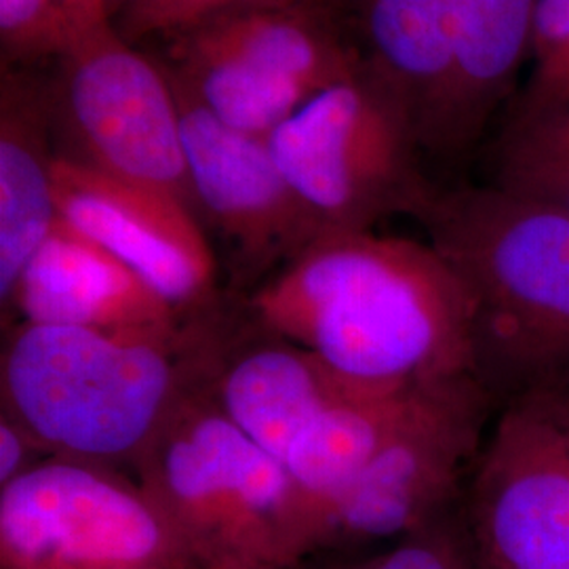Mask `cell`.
Wrapping results in <instances>:
<instances>
[{
  "label": "cell",
  "mask_w": 569,
  "mask_h": 569,
  "mask_svg": "<svg viewBox=\"0 0 569 569\" xmlns=\"http://www.w3.org/2000/svg\"><path fill=\"white\" fill-rule=\"evenodd\" d=\"M237 300L253 323L363 385L479 376L467 289L428 241L326 232Z\"/></svg>",
  "instance_id": "obj_1"
},
{
  "label": "cell",
  "mask_w": 569,
  "mask_h": 569,
  "mask_svg": "<svg viewBox=\"0 0 569 569\" xmlns=\"http://www.w3.org/2000/svg\"><path fill=\"white\" fill-rule=\"evenodd\" d=\"M416 222L467 289L500 407L569 387V216L496 183L437 188Z\"/></svg>",
  "instance_id": "obj_2"
},
{
  "label": "cell",
  "mask_w": 569,
  "mask_h": 569,
  "mask_svg": "<svg viewBox=\"0 0 569 569\" xmlns=\"http://www.w3.org/2000/svg\"><path fill=\"white\" fill-rule=\"evenodd\" d=\"M201 382L203 363L192 340L178 348L87 327L18 321L0 352L2 413L51 456L103 467H136Z\"/></svg>",
  "instance_id": "obj_3"
},
{
  "label": "cell",
  "mask_w": 569,
  "mask_h": 569,
  "mask_svg": "<svg viewBox=\"0 0 569 569\" xmlns=\"http://www.w3.org/2000/svg\"><path fill=\"white\" fill-rule=\"evenodd\" d=\"M427 159L470 157L517 98L538 0H338Z\"/></svg>",
  "instance_id": "obj_4"
},
{
  "label": "cell",
  "mask_w": 569,
  "mask_h": 569,
  "mask_svg": "<svg viewBox=\"0 0 569 569\" xmlns=\"http://www.w3.org/2000/svg\"><path fill=\"white\" fill-rule=\"evenodd\" d=\"M133 470L197 569H291L312 555L283 462L192 388Z\"/></svg>",
  "instance_id": "obj_5"
},
{
  "label": "cell",
  "mask_w": 569,
  "mask_h": 569,
  "mask_svg": "<svg viewBox=\"0 0 569 569\" xmlns=\"http://www.w3.org/2000/svg\"><path fill=\"white\" fill-rule=\"evenodd\" d=\"M164 41L173 84L262 140L366 60L338 0H224Z\"/></svg>",
  "instance_id": "obj_6"
},
{
  "label": "cell",
  "mask_w": 569,
  "mask_h": 569,
  "mask_svg": "<svg viewBox=\"0 0 569 569\" xmlns=\"http://www.w3.org/2000/svg\"><path fill=\"white\" fill-rule=\"evenodd\" d=\"M268 146L326 232H363L418 218L439 186L403 103L363 60L281 124Z\"/></svg>",
  "instance_id": "obj_7"
},
{
  "label": "cell",
  "mask_w": 569,
  "mask_h": 569,
  "mask_svg": "<svg viewBox=\"0 0 569 569\" xmlns=\"http://www.w3.org/2000/svg\"><path fill=\"white\" fill-rule=\"evenodd\" d=\"M53 66L58 157L169 192L197 213L182 110L163 63L140 53L112 21H102L70 42Z\"/></svg>",
  "instance_id": "obj_8"
},
{
  "label": "cell",
  "mask_w": 569,
  "mask_h": 569,
  "mask_svg": "<svg viewBox=\"0 0 569 569\" xmlns=\"http://www.w3.org/2000/svg\"><path fill=\"white\" fill-rule=\"evenodd\" d=\"M2 569H194L140 481L47 458L0 488Z\"/></svg>",
  "instance_id": "obj_9"
},
{
  "label": "cell",
  "mask_w": 569,
  "mask_h": 569,
  "mask_svg": "<svg viewBox=\"0 0 569 569\" xmlns=\"http://www.w3.org/2000/svg\"><path fill=\"white\" fill-rule=\"evenodd\" d=\"M496 409L477 373L418 388L346 498L329 549L395 542L460 509Z\"/></svg>",
  "instance_id": "obj_10"
},
{
  "label": "cell",
  "mask_w": 569,
  "mask_h": 569,
  "mask_svg": "<svg viewBox=\"0 0 569 569\" xmlns=\"http://www.w3.org/2000/svg\"><path fill=\"white\" fill-rule=\"evenodd\" d=\"M460 515L477 568L569 569V446L536 409L500 407Z\"/></svg>",
  "instance_id": "obj_11"
},
{
  "label": "cell",
  "mask_w": 569,
  "mask_h": 569,
  "mask_svg": "<svg viewBox=\"0 0 569 569\" xmlns=\"http://www.w3.org/2000/svg\"><path fill=\"white\" fill-rule=\"evenodd\" d=\"M173 89L197 216L228 244L234 291L244 296L300 256L323 228L287 182L268 140L226 127Z\"/></svg>",
  "instance_id": "obj_12"
},
{
  "label": "cell",
  "mask_w": 569,
  "mask_h": 569,
  "mask_svg": "<svg viewBox=\"0 0 569 569\" xmlns=\"http://www.w3.org/2000/svg\"><path fill=\"white\" fill-rule=\"evenodd\" d=\"M61 220L102 244L171 306L186 326L226 305L204 226L182 199L56 157Z\"/></svg>",
  "instance_id": "obj_13"
},
{
  "label": "cell",
  "mask_w": 569,
  "mask_h": 569,
  "mask_svg": "<svg viewBox=\"0 0 569 569\" xmlns=\"http://www.w3.org/2000/svg\"><path fill=\"white\" fill-rule=\"evenodd\" d=\"M204 392L226 418L283 462L317 416L371 387L336 371L317 352L253 323L239 300L203 327Z\"/></svg>",
  "instance_id": "obj_14"
},
{
  "label": "cell",
  "mask_w": 569,
  "mask_h": 569,
  "mask_svg": "<svg viewBox=\"0 0 569 569\" xmlns=\"http://www.w3.org/2000/svg\"><path fill=\"white\" fill-rule=\"evenodd\" d=\"M26 323L98 329L161 345L190 342V326L102 244L58 218L21 270L2 317Z\"/></svg>",
  "instance_id": "obj_15"
},
{
  "label": "cell",
  "mask_w": 569,
  "mask_h": 569,
  "mask_svg": "<svg viewBox=\"0 0 569 569\" xmlns=\"http://www.w3.org/2000/svg\"><path fill=\"white\" fill-rule=\"evenodd\" d=\"M53 108L39 66L0 74V305L58 222L53 197Z\"/></svg>",
  "instance_id": "obj_16"
},
{
  "label": "cell",
  "mask_w": 569,
  "mask_h": 569,
  "mask_svg": "<svg viewBox=\"0 0 569 569\" xmlns=\"http://www.w3.org/2000/svg\"><path fill=\"white\" fill-rule=\"evenodd\" d=\"M420 387L371 388L345 399L317 416L287 449L283 467L310 552L329 549L346 498Z\"/></svg>",
  "instance_id": "obj_17"
},
{
  "label": "cell",
  "mask_w": 569,
  "mask_h": 569,
  "mask_svg": "<svg viewBox=\"0 0 569 569\" xmlns=\"http://www.w3.org/2000/svg\"><path fill=\"white\" fill-rule=\"evenodd\" d=\"M528 66V82L510 103L502 131L533 127L568 110L569 0H538Z\"/></svg>",
  "instance_id": "obj_18"
},
{
  "label": "cell",
  "mask_w": 569,
  "mask_h": 569,
  "mask_svg": "<svg viewBox=\"0 0 569 569\" xmlns=\"http://www.w3.org/2000/svg\"><path fill=\"white\" fill-rule=\"evenodd\" d=\"M112 21L84 9L81 0H0L4 66L53 61L87 28Z\"/></svg>",
  "instance_id": "obj_19"
},
{
  "label": "cell",
  "mask_w": 569,
  "mask_h": 569,
  "mask_svg": "<svg viewBox=\"0 0 569 569\" xmlns=\"http://www.w3.org/2000/svg\"><path fill=\"white\" fill-rule=\"evenodd\" d=\"M569 216V146L528 133H500L491 182Z\"/></svg>",
  "instance_id": "obj_20"
},
{
  "label": "cell",
  "mask_w": 569,
  "mask_h": 569,
  "mask_svg": "<svg viewBox=\"0 0 569 569\" xmlns=\"http://www.w3.org/2000/svg\"><path fill=\"white\" fill-rule=\"evenodd\" d=\"M331 569H479L460 509L446 519L395 540L371 557Z\"/></svg>",
  "instance_id": "obj_21"
},
{
  "label": "cell",
  "mask_w": 569,
  "mask_h": 569,
  "mask_svg": "<svg viewBox=\"0 0 569 569\" xmlns=\"http://www.w3.org/2000/svg\"><path fill=\"white\" fill-rule=\"evenodd\" d=\"M220 2L224 0H133L117 16V30L131 44L146 37L164 39Z\"/></svg>",
  "instance_id": "obj_22"
},
{
  "label": "cell",
  "mask_w": 569,
  "mask_h": 569,
  "mask_svg": "<svg viewBox=\"0 0 569 569\" xmlns=\"http://www.w3.org/2000/svg\"><path fill=\"white\" fill-rule=\"evenodd\" d=\"M47 458L53 456L32 432L7 413H0V488L39 467Z\"/></svg>",
  "instance_id": "obj_23"
},
{
  "label": "cell",
  "mask_w": 569,
  "mask_h": 569,
  "mask_svg": "<svg viewBox=\"0 0 569 569\" xmlns=\"http://www.w3.org/2000/svg\"><path fill=\"white\" fill-rule=\"evenodd\" d=\"M519 401L536 409L569 446V387L538 392V395H531V397L519 399Z\"/></svg>",
  "instance_id": "obj_24"
},
{
  "label": "cell",
  "mask_w": 569,
  "mask_h": 569,
  "mask_svg": "<svg viewBox=\"0 0 569 569\" xmlns=\"http://www.w3.org/2000/svg\"><path fill=\"white\" fill-rule=\"evenodd\" d=\"M502 133H528V136H536L540 140L547 142L561 143V146H569V108L566 112L557 114L555 119L533 127H526V129H515V131H502Z\"/></svg>",
  "instance_id": "obj_25"
},
{
  "label": "cell",
  "mask_w": 569,
  "mask_h": 569,
  "mask_svg": "<svg viewBox=\"0 0 569 569\" xmlns=\"http://www.w3.org/2000/svg\"><path fill=\"white\" fill-rule=\"evenodd\" d=\"M103 7L110 11V16L114 18V16H119L122 9H127L133 0H102Z\"/></svg>",
  "instance_id": "obj_26"
},
{
  "label": "cell",
  "mask_w": 569,
  "mask_h": 569,
  "mask_svg": "<svg viewBox=\"0 0 569 569\" xmlns=\"http://www.w3.org/2000/svg\"><path fill=\"white\" fill-rule=\"evenodd\" d=\"M194 569H197V568H194Z\"/></svg>",
  "instance_id": "obj_27"
}]
</instances>
